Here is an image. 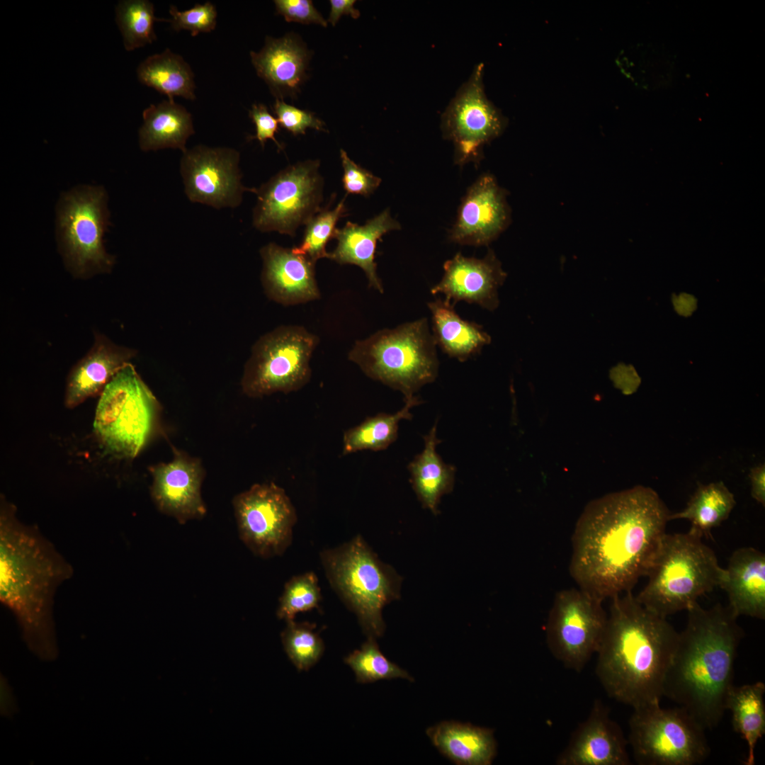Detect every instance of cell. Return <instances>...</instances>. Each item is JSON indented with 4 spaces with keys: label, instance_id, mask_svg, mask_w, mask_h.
<instances>
[{
    "label": "cell",
    "instance_id": "38",
    "mask_svg": "<svg viewBox=\"0 0 765 765\" xmlns=\"http://www.w3.org/2000/svg\"><path fill=\"white\" fill-rule=\"evenodd\" d=\"M322 600L317 576L306 572L293 577L285 584L279 599L277 616L286 622L293 620L297 613L319 608Z\"/></svg>",
    "mask_w": 765,
    "mask_h": 765
},
{
    "label": "cell",
    "instance_id": "28",
    "mask_svg": "<svg viewBox=\"0 0 765 765\" xmlns=\"http://www.w3.org/2000/svg\"><path fill=\"white\" fill-rule=\"evenodd\" d=\"M143 124L139 130V145L142 151L161 149L187 150V140L194 134L191 114L174 101L151 104L142 113Z\"/></svg>",
    "mask_w": 765,
    "mask_h": 765
},
{
    "label": "cell",
    "instance_id": "31",
    "mask_svg": "<svg viewBox=\"0 0 765 765\" xmlns=\"http://www.w3.org/2000/svg\"><path fill=\"white\" fill-rule=\"evenodd\" d=\"M139 81L174 101L181 96L193 101L196 84L191 66L178 54L166 48L164 52L149 56L137 67Z\"/></svg>",
    "mask_w": 765,
    "mask_h": 765
},
{
    "label": "cell",
    "instance_id": "44",
    "mask_svg": "<svg viewBox=\"0 0 765 765\" xmlns=\"http://www.w3.org/2000/svg\"><path fill=\"white\" fill-rule=\"evenodd\" d=\"M331 11L328 18V22L333 26L339 21L343 15H348L354 19H357L361 13L354 8L355 0H330Z\"/></svg>",
    "mask_w": 765,
    "mask_h": 765
},
{
    "label": "cell",
    "instance_id": "39",
    "mask_svg": "<svg viewBox=\"0 0 765 765\" xmlns=\"http://www.w3.org/2000/svg\"><path fill=\"white\" fill-rule=\"evenodd\" d=\"M169 13L171 18L166 21L171 23L172 28L176 31L188 30L192 36L198 35L200 33L211 32L216 27L217 9L210 1L203 4H196L193 8L183 11L171 5Z\"/></svg>",
    "mask_w": 765,
    "mask_h": 765
},
{
    "label": "cell",
    "instance_id": "27",
    "mask_svg": "<svg viewBox=\"0 0 765 765\" xmlns=\"http://www.w3.org/2000/svg\"><path fill=\"white\" fill-rule=\"evenodd\" d=\"M428 307L436 344L450 357L465 361L491 343L482 327L462 319L450 302L437 298L429 302Z\"/></svg>",
    "mask_w": 765,
    "mask_h": 765
},
{
    "label": "cell",
    "instance_id": "5",
    "mask_svg": "<svg viewBox=\"0 0 765 765\" xmlns=\"http://www.w3.org/2000/svg\"><path fill=\"white\" fill-rule=\"evenodd\" d=\"M725 568L702 538L688 531L665 533L635 596L646 608L667 618L687 611L698 598L720 586Z\"/></svg>",
    "mask_w": 765,
    "mask_h": 765
},
{
    "label": "cell",
    "instance_id": "6",
    "mask_svg": "<svg viewBox=\"0 0 765 765\" xmlns=\"http://www.w3.org/2000/svg\"><path fill=\"white\" fill-rule=\"evenodd\" d=\"M436 347L424 317L356 341L348 356L368 377L401 392L405 400L436 378Z\"/></svg>",
    "mask_w": 765,
    "mask_h": 765
},
{
    "label": "cell",
    "instance_id": "33",
    "mask_svg": "<svg viewBox=\"0 0 765 765\" xmlns=\"http://www.w3.org/2000/svg\"><path fill=\"white\" fill-rule=\"evenodd\" d=\"M404 402V407L395 414H378L346 430L343 436L342 454L364 450L378 451L388 448L397 438L400 421L411 419L410 409L421 402L416 396Z\"/></svg>",
    "mask_w": 765,
    "mask_h": 765
},
{
    "label": "cell",
    "instance_id": "3",
    "mask_svg": "<svg viewBox=\"0 0 765 765\" xmlns=\"http://www.w3.org/2000/svg\"><path fill=\"white\" fill-rule=\"evenodd\" d=\"M622 594L611 599L596 676L609 697L633 708L660 703L679 633L631 591Z\"/></svg>",
    "mask_w": 765,
    "mask_h": 765
},
{
    "label": "cell",
    "instance_id": "37",
    "mask_svg": "<svg viewBox=\"0 0 765 765\" xmlns=\"http://www.w3.org/2000/svg\"><path fill=\"white\" fill-rule=\"evenodd\" d=\"M346 210L345 198L332 210L322 209L307 223L302 242L298 246L292 248L293 251L315 263L319 259L329 258L327 244L334 238L336 223L346 215Z\"/></svg>",
    "mask_w": 765,
    "mask_h": 765
},
{
    "label": "cell",
    "instance_id": "2",
    "mask_svg": "<svg viewBox=\"0 0 765 765\" xmlns=\"http://www.w3.org/2000/svg\"><path fill=\"white\" fill-rule=\"evenodd\" d=\"M74 573L71 564L35 526L21 522L1 497L0 601L15 616L28 649L43 661L58 655L54 598Z\"/></svg>",
    "mask_w": 765,
    "mask_h": 765
},
{
    "label": "cell",
    "instance_id": "7",
    "mask_svg": "<svg viewBox=\"0 0 765 765\" xmlns=\"http://www.w3.org/2000/svg\"><path fill=\"white\" fill-rule=\"evenodd\" d=\"M320 558L331 586L355 613L363 632L368 637L382 636L385 628L382 608L400 598L402 578L359 535L323 550Z\"/></svg>",
    "mask_w": 765,
    "mask_h": 765
},
{
    "label": "cell",
    "instance_id": "40",
    "mask_svg": "<svg viewBox=\"0 0 765 765\" xmlns=\"http://www.w3.org/2000/svg\"><path fill=\"white\" fill-rule=\"evenodd\" d=\"M273 108L279 124L294 135H304L308 128L327 132L324 123L309 110L298 108L282 99H276Z\"/></svg>",
    "mask_w": 765,
    "mask_h": 765
},
{
    "label": "cell",
    "instance_id": "35",
    "mask_svg": "<svg viewBox=\"0 0 765 765\" xmlns=\"http://www.w3.org/2000/svg\"><path fill=\"white\" fill-rule=\"evenodd\" d=\"M375 639L368 637L359 650H354L344 659L345 663L354 672L356 681L369 684L398 678L414 681V679L406 670L385 657Z\"/></svg>",
    "mask_w": 765,
    "mask_h": 765
},
{
    "label": "cell",
    "instance_id": "12",
    "mask_svg": "<svg viewBox=\"0 0 765 765\" xmlns=\"http://www.w3.org/2000/svg\"><path fill=\"white\" fill-rule=\"evenodd\" d=\"M319 167L318 160L298 162L256 189L254 227L295 236L300 226L307 225L322 210L323 179Z\"/></svg>",
    "mask_w": 765,
    "mask_h": 765
},
{
    "label": "cell",
    "instance_id": "41",
    "mask_svg": "<svg viewBox=\"0 0 765 765\" xmlns=\"http://www.w3.org/2000/svg\"><path fill=\"white\" fill-rule=\"evenodd\" d=\"M340 157L344 169L342 183L347 193L368 196L378 188L381 178L356 164L342 149Z\"/></svg>",
    "mask_w": 765,
    "mask_h": 765
},
{
    "label": "cell",
    "instance_id": "14",
    "mask_svg": "<svg viewBox=\"0 0 765 765\" xmlns=\"http://www.w3.org/2000/svg\"><path fill=\"white\" fill-rule=\"evenodd\" d=\"M232 505L240 538L255 555H280L290 545L297 514L283 488L273 482L254 484L237 494Z\"/></svg>",
    "mask_w": 765,
    "mask_h": 765
},
{
    "label": "cell",
    "instance_id": "26",
    "mask_svg": "<svg viewBox=\"0 0 765 765\" xmlns=\"http://www.w3.org/2000/svg\"><path fill=\"white\" fill-rule=\"evenodd\" d=\"M426 734L444 756L458 765H490L497 753L494 730L456 721H443Z\"/></svg>",
    "mask_w": 765,
    "mask_h": 765
},
{
    "label": "cell",
    "instance_id": "18",
    "mask_svg": "<svg viewBox=\"0 0 765 765\" xmlns=\"http://www.w3.org/2000/svg\"><path fill=\"white\" fill-rule=\"evenodd\" d=\"M628 741L610 711L596 700L557 757V765H629Z\"/></svg>",
    "mask_w": 765,
    "mask_h": 765
},
{
    "label": "cell",
    "instance_id": "29",
    "mask_svg": "<svg viewBox=\"0 0 765 765\" xmlns=\"http://www.w3.org/2000/svg\"><path fill=\"white\" fill-rule=\"evenodd\" d=\"M424 448L409 464L410 481L423 506L437 514L440 500L453 488L455 468L445 463L436 450L441 442L436 426L424 437Z\"/></svg>",
    "mask_w": 765,
    "mask_h": 765
},
{
    "label": "cell",
    "instance_id": "13",
    "mask_svg": "<svg viewBox=\"0 0 765 765\" xmlns=\"http://www.w3.org/2000/svg\"><path fill=\"white\" fill-rule=\"evenodd\" d=\"M603 601L580 588L558 591L545 627L547 646L567 668L581 672L596 654L607 614Z\"/></svg>",
    "mask_w": 765,
    "mask_h": 765
},
{
    "label": "cell",
    "instance_id": "45",
    "mask_svg": "<svg viewBox=\"0 0 765 765\" xmlns=\"http://www.w3.org/2000/svg\"><path fill=\"white\" fill-rule=\"evenodd\" d=\"M751 495L756 502L765 505V465L761 464L750 470Z\"/></svg>",
    "mask_w": 765,
    "mask_h": 765
},
{
    "label": "cell",
    "instance_id": "4",
    "mask_svg": "<svg viewBox=\"0 0 765 765\" xmlns=\"http://www.w3.org/2000/svg\"><path fill=\"white\" fill-rule=\"evenodd\" d=\"M686 611V625L679 633L664 678L663 696L684 708L706 730H711L726 710L744 633L728 606L716 604L703 608L697 602Z\"/></svg>",
    "mask_w": 765,
    "mask_h": 765
},
{
    "label": "cell",
    "instance_id": "15",
    "mask_svg": "<svg viewBox=\"0 0 765 765\" xmlns=\"http://www.w3.org/2000/svg\"><path fill=\"white\" fill-rule=\"evenodd\" d=\"M483 68L482 63L475 67L442 115V132L453 142L458 164L476 159L482 147L504 125L503 117L484 94Z\"/></svg>",
    "mask_w": 765,
    "mask_h": 765
},
{
    "label": "cell",
    "instance_id": "20",
    "mask_svg": "<svg viewBox=\"0 0 765 765\" xmlns=\"http://www.w3.org/2000/svg\"><path fill=\"white\" fill-rule=\"evenodd\" d=\"M507 220L502 191L493 177L484 175L468 190L449 237L460 244L486 245L504 230Z\"/></svg>",
    "mask_w": 765,
    "mask_h": 765
},
{
    "label": "cell",
    "instance_id": "11",
    "mask_svg": "<svg viewBox=\"0 0 765 765\" xmlns=\"http://www.w3.org/2000/svg\"><path fill=\"white\" fill-rule=\"evenodd\" d=\"M318 338L300 326H280L254 344L241 380L242 392L256 398L289 393L310 380V361Z\"/></svg>",
    "mask_w": 765,
    "mask_h": 765
},
{
    "label": "cell",
    "instance_id": "8",
    "mask_svg": "<svg viewBox=\"0 0 765 765\" xmlns=\"http://www.w3.org/2000/svg\"><path fill=\"white\" fill-rule=\"evenodd\" d=\"M157 398L130 363L107 384L97 404L94 431L112 454L133 458L155 434L160 413Z\"/></svg>",
    "mask_w": 765,
    "mask_h": 765
},
{
    "label": "cell",
    "instance_id": "17",
    "mask_svg": "<svg viewBox=\"0 0 765 765\" xmlns=\"http://www.w3.org/2000/svg\"><path fill=\"white\" fill-rule=\"evenodd\" d=\"M168 463L152 465L150 494L157 509L183 524L200 519L207 509L201 496L205 471L199 459L173 448Z\"/></svg>",
    "mask_w": 765,
    "mask_h": 765
},
{
    "label": "cell",
    "instance_id": "19",
    "mask_svg": "<svg viewBox=\"0 0 765 765\" xmlns=\"http://www.w3.org/2000/svg\"><path fill=\"white\" fill-rule=\"evenodd\" d=\"M441 280L431 289L433 295L442 293L445 300L475 303L494 311L499 304L498 289L506 273L493 251L483 259L466 257L460 253L443 264Z\"/></svg>",
    "mask_w": 765,
    "mask_h": 765
},
{
    "label": "cell",
    "instance_id": "25",
    "mask_svg": "<svg viewBox=\"0 0 765 765\" xmlns=\"http://www.w3.org/2000/svg\"><path fill=\"white\" fill-rule=\"evenodd\" d=\"M400 228V224L392 218L389 209L363 225L347 222L344 227L336 230L334 238L337 245L329 253L328 259L339 264L359 266L366 273L369 286L382 293L383 287L375 262L377 242L387 232Z\"/></svg>",
    "mask_w": 765,
    "mask_h": 765
},
{
    "label": "cell",
    "instance_id": "30",
    "mask_svg": "<svg viewBox=\"0 0 765 765\" xmlns=\"http://www.w3.org/2000/svg\"><path fill=\"white\" fill-rule=\"evenodd\" d=\"M764 693L765 684L756 681L740 686L733 685L726 698L725 710L732 713L733 730L748 747L745 765L755 764V747L765 734Z\"/></svg>",
    "mask_w": 765,
    "mask_h": 765
},
{
    "label": "cell",
    "instance_id": "36",
    "mask_svg": "<svg viewBox=\"0 0 765 765\" xmlns=\"http://www.w3.org/2000/svg\"><path fill=\"white\" fill-rule=\"evenodd\" d=\"M286 623L280 635L284 650L298 671H308L324 653L323 640L311 623H299L294 620Z\"/></svg>",
    "mask_w": 765,
    "mask_h": 765
},
{
    "label": "cell",
    "instance_id": "10",
    "mask_svg": "<svg viewBox=\"0 0 765 765\" xmlns=\"http://www.w3.org/2000/svg\"><path fill=\"white\" fill-rule=\"evenodd\" d=\"M107 196L99 186H81L61 196L56 230L60 252L72 273L80 278L110 271L114 259L104 248L109 225Z\"/></svg>",
    "mask_w": 765,
    "mask_h": 765
},
{
    "label": "cell",
    "instance_id": "16",
    "mask_svg": "<svg viewBox=\"0 0 765 765\" xmlns=\"http://www.w3.org/2000/svg\"><path fill=\"white\" fill-rule=\"evenodd\" d=\"M239 162V152L232 148L197 145L187 149L180 171L188 199L217 209L238 206L244 191H256L242 184Z\"/></svg>",
    "mask_w": 765,
    "mask_h": 765
},
{
    "label": "cell",
    "instance_id": "32",
    "mask_svg": "<svg viewBox=\"0 0 765 765\" xmlns=\"http://www.w3.org/2000/svg\"><path fill=\"white\" fill-rule=\"evenodd\" d=\"M735 504L734 494L722 482L698 484L686 506L670 514L669 521L687 519L691 523L690 532L701 538L711 537L712 529L728 518Z\"/></svg>",
    "mask_w": 765,
    "mask_h": 765
},
{
    "label": "cell",
    "instance_id": "23",
    "mask_svg": "<svg viewBox=\"0 0 765 765\" xmlns=\"http://www.w3.org/2000/svg\"><path fill=\"white\" fill-rule=\"evenodd\" d=\"M136 351L114 344L96 333L94 341L84 357L68 374L64 405L72 409L86 400L101 395L113 376L136 355Z\"/></svg>",
    "mask_w": 765,
    "mask_h": 765
},
{
    "label": "cell",
    "instance_id": "1",
    "mask_svg": "<svg viewBox=\"0 0 765 765\" xmlns=\"http://www.w3.org/2000/svg\"><path fill=\"white\" fill-rule=\"evenodd\" d=\"M670 513L652 488L641 485L589 502L572 536L570 574L602 600L631 591L665 535Z\"/></svg>",
    "mask_w": 765,
    "mask_h": 765
},
{
    "label": "cell",
    "instance_id": "43",
    "mask_svg": "<svg viewBox=\"0 0 765 765\" xmlns=\"http://www.w3.org/2000/svg\"><path fill=\"white\" fill-rule=\"evenodd\" d=\"M249 116L256 126V135L252 138L258 140L263 147L268 140H272L278 149H283V146L275 137L278 131L279 123L264 104H253L249 111Z\"/></svg>",
    "mask_w": 765,
    "mask_h": 765
},
{
    "label": "cell",
    "instance_id": "34",
    "mask_svg": "<svg viewBox=\"0 0 765 765\" xmlns=\"http://www.w3.org/2000/svg\"><path fill=\"white\" fill-rule=\"evenodd\" d=\"M164 21L154 16L152 2L147 0L120 1L116 8V22L126 50L131 51L152 43L157 39L154 24Z\"/></svg>",
    "mask_w": 765,
    "mask_h": 765
},
{
    "label": "cell",
    "instance_id": "9",
    "mask_svg": "<svg viewBox=\"0 0 765 765\" xmlns=\"http://www.w3.org/2000/svg\"><path fill=\"white\" fill-rule=\"evenodd\" d=\"M706 730L684 708H633L628 745L640 765H696L709 755Z\"/></svg>",
    "mask_w": 765,
    "mask_h": 765
},
{
    "label": "cell",
    "instance_id": "22",
    "mask_svg": "<svg viewBox=\"0 0 765 765\" xmlns=\"http://www.w3.org/2000/svg\"><path fill=\"white\" fill-rule=\"evenodd\" d=\"M257 75L263 79L276 99L295 98L306 80L310 52L295 34L274 38L267 36L262 49L250 52Z\"/></svg>",
    "mask_w": 765,
    "mask_h": 765
},
{
    "label": "cell",
    "instance_id": "24",
    "mask_svg": "<svg viewBox=\"0 0 765 765\" xmlns=\"http://www.w3.org/2000/svg\"><path fill=\"white\" fill-rule=\"evenodd\" d=\"M728 597V608L738 618H765V555L742 547L730 557L720 585Z\"/></svg>",
    "mask_w": 765,
    "mask_h": 765
},
{
    "label": "cell",
    "instance_id": "21",
    "mask_svg": "<svg viewBox=\"0 0 765 765\" xmlns=\"http://www.w3.org/2000/svg\"><path fill=\"white\" fill-rule=\"evenodd\" d=\"M260 255L263 261L261 282L269 299L293 305L319 298L315 262L273 242L263 246Z\"/></svg>",
    "mask_w": 765,
    "mask_h": 765
},
{
    "label": "cell",
    "instance_id": "42",
    "mask_svg": "<svg viewBox=\"0 0 765 765\" xmlns=\"http://www.w3.org/2000/svg\"><path fill=\"white\" fill-rule=\"evenodd\" d=\"M274 4L277 13L283 16L287 22L327 26L326 20L310 0H276Z\"/></svg>",
    "mask_w": 765,
    "mask_h": 765
},
{
    "label": "cell",
    "instance_id": "46",
    "mask_svg": "<svg viewBox=\"0 0 765 765\" xmlns=\"http://www.w3.org/2000/svg\"><path fill=\"white\" fill-rule=\"evenodd\" d=\"M1 714L5 717L12 716L16 708V700L6 679L1 676Z\"/></svg>",
    "mask_w": 765,
    "mask_h": 765
}]
</instances>
